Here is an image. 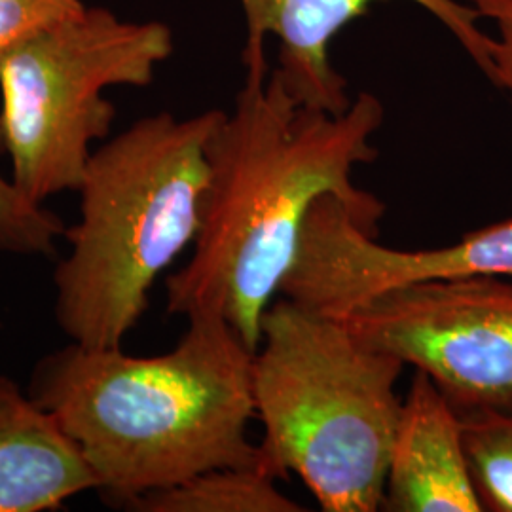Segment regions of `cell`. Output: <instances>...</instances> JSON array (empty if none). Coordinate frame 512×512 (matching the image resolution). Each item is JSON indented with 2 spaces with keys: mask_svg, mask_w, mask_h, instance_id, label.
I'll return each instance as SVG.
<instances>
[{
  "mask_svg": "<svg viewBox=\"0 0 512 512\" xmlns=\"http://www.w3.org/2000/svg\"><path fill=\"white\" fill-rule=\"evenodd\" d=\"M86 8L82 0H0V59L21 42L80 16Z\"/></svg>",
  "mask_w": 512,
  "mask_h": 512,
  "instance_id": "cell-14",
  "label": "cell"
},
{
  "mask_svg": "<svg viewBox=\"0 0 512 512\" xmlns=\"http://www.w3.org/2000/svg\"><path fill=\"white\" fill-rule=\"evenodd\" d=\"M262 465L217 467L177 486L137 499V512H304V505L283 494Z\"/></svg>",
  "mask_w": 512,
  "mask_h": 512,
  "instance_id": "cell-11",
  "label": "cell"
},
{
  "mask_svg": "<svg viewBox=\"0 0 512 512\" xmlns=\"http://www.w3.org/2000/svg\"><path fill=\"white\" fill-rule=\"evenodd\" d=\"M173 54L160 21L86 8L0 59V126L10 179L31 202L78 190L95 141L109 137L112 86H148Z\"/></svg>",
  "mask_w": 512,
  "mask_h": 512,
  "instance_id": "cell-5",
  "label": "cell"
},
{
  "mask_svg": "<svg viewBox=\"0 0 512 512\" xmlns=\"http://www.w3.org/2000/svg\"><path fill=\"white\" fill-rule=\"evenodd\" d=\"M461 277L512 279V219L473 230L452 245L395 249L378 243L327 194L311 205L281 296L344 319L389 289Z\"/></svg>",
  "mask_w": 512,
  "mask_h": 512,
  "instance_id": "cell-7",
  "label": "cell"
},
{
  "mask_svg": "<svg viewBox=\"0 0 512 512\" xmlns=\"http://www.w3.org/2000/svg\"><path fill=\"white\" fill-rule=\"evenodd\" d=\"M382 511L480 512L456 406L421 370L401 404Z\"/></svg>",
  "mask_w": 512,
  "mask_h": 512,
  "instance_id": "cell-9",
  "label": "cell"
},
{
  "mask_svg": "<svg viewBox=\"0 0 512 512\" xmlns=\"http://www.w3.org/2000/svg\"><path fill=\"white\" fill-rule=\"evenodd\" d=\"M404 368L344 319L275 298L253 357L262 469L298 476L325 512L380 511Z\"/></svg>",
  "mask_w": 512,
  "mask_h": 512,
  "instance_id": "cell-4",
  "label": "cell"
},
{
  "mask_svg": "<svg viewBox=\"0 0 512 512\" xmlns=\"http://www.w3.org/2000/svg\"><path fill=\"white\" fill-rule=\"evenodd\" d=\"M247 40L243 67L266 63V37L279 40V67L275 69L287 92L300 107L344 114L351 105L348 82L330 65L329 46L346 25L365 16L380 0H239ZM431 12L475 61L486 78L492 74L494 37L478 23L480 16L459 0H410Z\"/></svg>",
  "mask_w": 512,
  "mask_h": 512,
  "instance_id": "cell-8",
  "label": "cell"
},
{
  "mask_svg": "<svg viewBox=\"0 0 512 512\" xmlns=\"http://www.w3.org/2000/svg\"><path fill=\"white\" fill-rule=\"evenodd\" d=\"M97 490V478L54 416L0 376V512H46Z\"/></svg>",
  "mask_w": 512,
  "mask_h": 512,
  "instance_id": "cell-10",
  "label": "cell"
},
{
  "mask_svg": "<svg viewBox=\"0 0 512 512\" xmlns=\"http://www.w3.org/2000/svg\"><path fill=\"white\" fill-rule=\"evenodd\" d=\"M366 346L425 372L459 414L512 406V279L395 287L344 317Z\"/></svg>",
  "mask_w": 512,
  "mask_h": 512,
  "instance_id": "cell-6",
  "label": "cell"
},
{
  "mask_svg": "<svg viewBox=\"0 0 512 512\" xmlns=\"http://www.w3.org/2000/svg\"><path fill=\"white\" fill-rule=\"evenodd\" d=\"M382 101L359 93L344 114L300 107L268 61L245 65L236 107L207 145L209 179L194 251L165 281L167 311H217L256 353L262 317L293 268L311 205L332 194L378 236L384 203L353 183L378 158Z\"/></svg>",
  "mask_w": 512,
  "mask_h": 512,
  "instance_id": "cell-1",
  "label": "cell"
},
{
  "mask_svg": "<svg viewBox=\"0 0 512 512\" xmlns=\"http://www.w3.org/2000/svg\"><path fill=\"white\" fill-rule=\"evenodd\" d=\"M0 154H6L0 126ZM65 222L46 205L23 196L10 177L0 173V251L8 255L52 256L57 239L65 238Z\"/></svg>",
  "mask_w": 512,
  "mask_h": 512,
  "instance_id": "cell-13",
  "label": "cell"
},
{
  "mask_svg": "<svg viewBox=\"0 0 512 512\" xmlns=\"http://www.w3.org/2000/svg\"><path fill=\"white\" fill-rule=\"evenodd\" d=\"M222 116L160 112L93 150L76 190L80 219L65 232L69 253L54 270L55 323L74 344L122 348L156 279L194 245Z\"/></svg>",
  "mask_w": 512,
  "mask_h": 512,
  "instance_id": "cell-3",
  "label": "cell"
},
{
  "mask_svg": "<svg viewBox=\"0 0 512 512\" xmlns=\"http://www.w3.org/2000/svg\"><path fill=\"white\" fill-rule=\"evenodd\" d=\"M480 18L490 19L497 29L492 50L490 82L512 99V0H465Z\"/></svg>",
  "mask_w": 512,
  "mask_h": 512,
  "instance_id": "cell-15",
  "label": "cell"
},
{
  "mask_svg": "<svg viewBox=\"0 0 512 512\" xmlns=\"http://www.w3.org/2000/svg\"><path fill=\"white\" fill-rule=\"evenodd\" d=\"M186 319L162 355L71 342L33 370L29 397L78 446L110 507L128 511L217 467L260 465L249 439L255 353L217 311Z\"/></svg>",
  "mask_w": 512,
  "mask_h": 512,
  "instance_id": "cell-2",
  "label": "cell"
},
{
  "mask_svg": "<svg viewBox=\"0 0 512 512\" xmlns=\"http://www.w3.org/2000/svg\"><path fill=\"white\" fill-rule=\"evenodd\" d=\"M461 420L482 509L512 512V406L467 412Z\"/></svg>",
  "mask_w": 512,
  "mask_h": 512,
  "instance_id": "cell-12",
  "label": "cell"
}]
</instances>
